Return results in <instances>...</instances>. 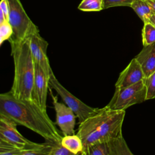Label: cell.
Masks as SVG:
<instances>
[{
  "mask_svg": "<svg viewBox=\"0 0 155 155\" xmlns=\"http://www.w3.org/2000/svg\"><path fill=\"white\" fill-rule=\"evenodd\" d=\"M0 114L38 134L45 140L61 141L62 136L47 111L32 101L15 97L9 91L0 94Z\"/></svg>",
  "mask_w": 155,
  "mask_h": 155,
  "instance_id": "obj_1",
  "label": "cell"
},
{
  "mask_svg": "<svg viewBox=\"0 0 155 155\" xmlns=\"http://www.w3.org/2000/svg\"><path fill=\"white\" fill-rule=\"evenodd\" d=\"M125 110H116L107 105L98 108L92 115L79 123L77 135L83 144L84 155L90 146L107 141L121 134Z\"/></svg>",
  "mask_w": 155,
  "mask_h": 155,
  "instance_id": "obj_2",
  "label": "cell"
},
{
  "mask_svg": "<svg viewBox=\"0 0 155 155\" xmlns=\"http://www.w3.org/2000/svg\"><path fill=\"white\" fill-rule=\"evenodd\" d=\"M14 63V77L10 91L16 98L32 101L35 62L27 39L9 41Z\"/></svg>",
  "mask_w": 155,
  "mask_h": 155,
  "instance_id": "obj_3",
  "label": "cell"
},
{
  "mask_svg": "<svg viewBox=\"0 0 155 155\" xmlns=\"http://www.w3.org/2000/svg\"><path fill=\"white\" fill-rule=\"evenodd\" d=\"M8 22L13 28V35L8 41H21L39 32L38 27L26 13L20 0H7Z\"/></svg>",
  "mask_w": 155,
  "mask_h": 155,
  "instance_id": "obj_4",
  "label": "cell"
},
{
  "mask_svg": "<svg viewBox=\"0 0 155 155\" xmlns=\"http://www.w3.org/2000/svg\"><path fill=\"white\" fill-rule=\"evenodd\" d=\"M146 100L147 87L143 79L127 87L115 88L113 96L107 106L112 110H125Z\"/></svg>",
  "mask_w": 155,
  "mask_h": 155,
  "instance_id": "obj_5",
  "label": "cell"
},
{
  "mask_svg": "<svg viewBox=\"0 0 155 155\" xmlns=\"http://www.w3.org/2000/svg\"><path fill=\"white\" fill-rule=\"evenodd\" d=\"M48 85L49 88L54 90L64 103L73 111L78 119L79 123L85 120L98 109V108H93L87 105L71 94L58 81L53 72L50 76Z\"/></svg>",
  "mask_w": 155,
  "mask_h": 155,
  "instance_id": "obj_6",
  "label": "cell"
},
{
  "mask_svg": "<svg viewBox=\"0 0 155 155\" xmlns=\"http://www.w3.org/2000/svg\"><path fill=\"white\" fill-rule=\"evenodd\" d=\"M18 124L10 118L0 114V139L22 149H30L43 146L44 143L33 142L22 136L17 130Z\"/></svg>",
  "mask_w": 155,
  "mask_h": 155,
  "instance_id": "obj_7",
  "label": "cell"
},
{
  "mask_svg": "<svg viewBox=\"0 0 155 155\" xmlns=\"http://www.w3.org/2000/svg\"><path fill=\"white\" fill-rule=\"evenodd\" d=\"M122 134L88 147L84 155H133Z\"/></svg>",
  "mask_w": 155,
  "mask_h": 155,
  "instance_id": "obj_8",
  "label": "cell"
},
{
  "mask_svg": "<svg viewBox=\"0 0 155 155\" xmlns=\"http://www.w3.org/2000/svg\"><path fill=\"white\" fill-rule=\"evenodd\" d=\"M49 90L56 113V124L64 136L74 134L76 115L65 104L58 102L56 96L53 94L51 88H49Z\"/></svg>",
  "mask_w": 155,
  "mask_h": 155,
  "instance_id": "obj_9",
  "label": "cell"
},
{
  "mask_svg": "<svg viewBox=\"0 0 155 155\" xmlns=\"http://www.w3.org/2000/svg\"><path fill=\"white\" fill-rule=\"evenodd\" d=\"M27 39L35 63L42 68L47 77L50 78L53 71L47 55L48 42L40 35L39 32L30 35Z\"/></svg>",
  "mask_w": 155,
  "mask_h": 155,
  "instance_id": "obj_10",
  "label": "cell"
},
{
  "mask_svg": "<svg viewBox=\"0 0 155 155\" xmlns=\"http://www.w3.org/2000/svg\"><path fill=\"white\" fill-rule=\"evenodd\" d=\"M49 78L47 77L42 68L35 63V74L32 90L33 101L41 109L47 111L46 102Z\"/></svg>",
  "mask_w": 155,
  "mask_h": 155,
  "instance_id": "obj_11",
  "label": "cell"
},
{
  "mask_svg": "<svg viewBox=\"0 0 155 155\" xmlns=\"http://www.w3.org/2000/svg\"><path fill=\"white\" fill-rule=\"evenodd\" d=\"M145 74L139 62L134 58L120 72L115 84V88L127 87L145 79Z\"/></svg>",
  "mask_w": 155,
  "mask_h": 155,
  "instance_id": "obj_12",
  "label": "cell"
},
{
  "mask_svg": "<svg viewBox=\"0 0 155 155\" xmlns=\"http://www.w3.org/2000/svg\"><path fill=\"white\" fill-rule=\"evenodd\" d=\"M135 58L140 64L145 78H148L155 71V42L143 46Z\"/></svg>",
  "mask_w": 155,
  "mask_h": 155,
  "instance_id": "obj_13",
  "label": "cell"
},
{
  "mask_svg": "<svg viewBox=\"0 0 155 155\" xmlns=\"http://www.w3.org/2000/svg\"><path fill=\"white\" fill-rule=\"evenodd\" d=\"M143 23L150 22V18L153 11L145 0H133L131 7Z\"/></svg>",
  "mask_w": 155,
  "mask_h": 155,
  "instance_id": "obj_14",
  "label": "cell"
},
{
  "mask_svg": "<svg viewBox=\"0 0 155 155\" xmlns=\"http://www.w3.org/2000/svg\"><path fill=\"white\" fill-rule=\"evenodd\" d=\"M61 143L74 155L81 154L83 151L82 142L77 134L65 135L61 139Z\"/></svg>",
  "mask_w": 155,
  "mask_h": 155,
  "instance_id": "obj_15",
  "label": "cell"
},
{
  "mask_svg": "<svg viewBox=\"0 0 155 155\" xmlns=\"http://www.w3.org/2000/svg\"><path fill=\"white\" fill-rule=\"evenodd\" d=\"M142 30L143 46H146L155 42V27L150 22L143 23Z\"/></svg>",
  "mask_w": 155,
  "mask_h": 155,
  "instance_id": "obj_16",
  "label": "cell"
},
{
  "mask_svg": "<svg viewBox=\"0 0 155 155\" xmlns=\"http://www.w3.org/2000/svg\"><path fill=\"white\" fill-rule=\"evenodd\" d=\"M78 8L83 12H98L103 10L102 0H82Z\"/></svg>",
  "mask_w": 155,
  "mask_h": 155,
  "instance_id": "obj_17",
  "label": "cell"
},
{
  "mask_svg": "<svg viewBox=\"0 0 155 155\" xmlns=\"http://www.w3.org/2000/svg\"><path fill=\"white\" fill-rule=\"evenodd\" d=\"M23 149L0 139V155H21Z\"/></svg>",
  "mask_w": 155,
  "mask_h": 155,
  "instance_id": "obj_18",
  "label": "cell"
},
{
  "mask_svg": "<svg viewBox=\"0 0 155 155\" xmlns=\"http://www.w3.org/2000/svg\"><path fill=\"white\" fill-rule=\"evenodd\" d=\"M45 140L48 141L51 147L49 155H74L62 145L61 141Z\"/></svg>",
  "mask_w": 155,
  "mask_h": 155,
  "instance_id": "obj_19",
  "label": "cell"
},
{
  "mask_svg": "<svg viewBox=\"0 0 155 155\" xmlns=\"http://www.w3.org/2000/svg\"><path fill=\"white\" fill-rule=\"evenodd\" d=\"M13 35V28L8 21L0 24V45L5 41H8Z\"/></svg>",
  "mask_w": 155,
  "mask_h": 155,
  "instance_id": "obj_20",
  "label": "cell"
},
{
  "mask_svg": "<svg viewBox=\"0 0 155 155\" xmlns=\"http://www.w3.org/2000/svg\"><path fill=\"white\" fill-rule=\"evenodd\" d=\"M147 87V100L155 99V71L144 79Z\"/></svg>",
  "mask_w": 155,
  "mask_h": 155,
  "instance_id": "obj_21",
  "label": "cell"
},
{
  "mask_svg": "<svg viewBox=\"0 0 155 155\" xmlns=\"http://www.w3.org/2000/svg\"><path fill=\"white\" fill-rule=\"evenodd\" d=\"M103 8L106 9L111 7L119 6L131 7L133 0H102Z\"/></svg>",
  "mask_w": 155,
  "mask_h": 155,
  "instance_id": "obj_22",
  "label": "cell"
},
{
  "mask_svg": "<svg viewBox=\"0 0 155 155\" xmlns=\"http://www.w3.org/2000/svg\"><path fill=\"white\" fill-rule=\"evenodd\" d=\"M0 10L4 13L6 19L8 21V5L7 0H1L0 2Z\"/></svg>",
  "mask_w": 155,
  "mask_h": 155,
  "instance_id": "obj_23",
  "label": "cell"
},
{
  "mask_svg": "<svg viewBox=\"0 0 155 155\" xmlns=\"http://www.w3.org/2000/svg\"><path fill=\"white\" fill-rule=\"evenodd\" d=\"M151 7L153 12H155V0H145Z\"/></svg>",
  "mask_w": 155,
  "mask_h": 155,
  "instance_id": "obj_24",
  "label": "cell"
},
{
  "mask_svg": "<svg viewBox=\"0 0 155 155\" xmlns=\"http://www.w3.org/2000/svg\"><path fill=\"white\" fill-rule=\"evenodd\" d=\"M6 21H7V20L6 19L4 13L2 12V11L1 10H0V24H2Z\"/></svg>",
  "mask_w": 155,
  "mask_h": 155,
  "instance_id": "obj_25",
  "label": "cell"
},
{
  "mask_svg": "<svg viewBox=\"0 0 155 155\" xmlns=\"http://www.w3.org/2000/svg\"><path fill=\"white\" fill-rule=\"evenodd\" d=\"M150 22L155 27V12H153V13L150 16Z\"/></svg>",
  "mask_w": 155,
  "mask_h": 155,
  "instance_id": "obj_26",
  "label": "cell"
}]
</instances>
